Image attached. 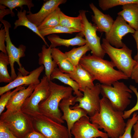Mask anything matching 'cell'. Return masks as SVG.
<instances>
[{
  "label": "cell",
  "mask_w": 138,
  "mask_h": 138,
  "mask_svg": "<svg viewBox=\"0 0 138 138\" xmlns=\"http://www.w3.org/2000/svg\"><path fill=\"white\" fill-rule=\"evenodd\" d=\"M66 0H49L44 2L40 10L37 13H33L30 11L27 12L28 19L36 26H39L44 19L55 10L60 5L64 4Z\"/></svg>",
  "instance_id": "cell-15"
},
{
  "label": "cell",
  "mask_w": 138,
  "mask_h": 138,
  "mask_svg": "<svg viewBox=\"0 0 138 138\" xmlns=\"http://www.w3.org/2000/svg\"><path fill=\"white\" fill-rule=\"evenodd\" d=\"M95 138H97V137H95Z\"/></svg>",
  "instance_id": "cell-42"
},
{
  "label": "cell",
  "mask_w": 138,
  "mask_h": 138,
  "mask_svg": "<svg viewBox=\"0 0 138 138\" xmlns=\"http://www.w3.org/2000/svg\"><path fill=\"white\" fill-rule=\"evenodd\" d=\"M129 88L136 95L137 101L136 105L133 107L129 110L124 111L123 117L124 119H126L129 118L133 113L138 110V91L137 89L134 86L131 85H130Z\"/></svg>",
  "instance_id": "cell-34"
},
{
  "label": "cell",
  "mask_w": 138,
  "mask_h": 138,
  "mask_svg": "<svg viewBox=\"0 0 138 138\" xmlns=\"http://www.w3.org/2000/svg\"><path fill=\"white\" fill-rule=\"evenodd\" d=\"M37 85H30L14 94L6 106L7 110L13 112L21 110V107L25 100L31 94Z\"/></svg>",
  "instance_id": "cell-18"
},
{
  "label": "cell",
  "mask_w": 138,
  "mask_h": 138,
  "mask_svg": "<svg viewBox=\"0 0 138 138\" xmlns=\"http://www.w3.org/2000/svg\"><path fill=\"white\" fill-rule=\"evenodd\" d=\"M59 25L76 30L81 33L82 31V18L79 14L77 17H71L64 14L60 10L59 12Z\"/></svg>",
  "instance_id": "cell-25"
},
{
  "label": "cell",
  "mask_w": 138,
  "mask_h": 138,
  "mask_svg": "<svg viewBox=\"0 0 138 138\" xmlns=\"http://www.w3.org/2000/svg\"><path fill=\"white\" fill-rule=\"evenodd\" d=\"M68 74L78 84L81 92H83L86 87L91 88L95 85L94 83L95 79L79 64L74 68L73 71Z\"/></svg>",
  "instance_id": "cell-16"
},
{
  "label": "cell",
  "mask_w": 138,
  "mask_h": 138,
  "mask_svg": "<svg viewBox=\"0 0 138 138\" xmlns=\"http://www.w3.org/2000/svg\"><path fill=\"white\" fill-rule=\"evenodd\" d=\"M6 36V31L5 28H3V27L0 30V50L1 52L7 54L6 47L5 43Z\"/></svg>",
  "instance_id": "cell-36"
},
{
  "label": "cell",
  "mask_w": 138,
  "mask_h": 138,
  "mask_svg": "<svg viewBox=\"0 0 138 138\" xmlns=\"http://www.w3.org/2000/svg\"><path fill=\"white\" fill-rule=\"evenodd\" d=\"M20 11H18L17 13V16L18 19L16 20L14 23V29H16L18 26H22L28 28L36 34L39 37L43 40L45 45L49 47V45L47 42L44 38L43 37L40 33L38 27L35 24L31 22L27 18V11L24 9Z\"/></svg>",
  "instance_id": "cell-24"
},
{
  "label": "cell",
  "mask_w": 138,
  "mask_h": 138,
  "mask_svg": "<svg viewBox=\"0 0 138 138\" xmlns=\"http://www.w3.org/2000/svg\"><path fill=\"white\" fill-rule=\"evenodd\" d=\"M0 4L9 8L12 12V16L15 15L13 10L16 7H20L22 9L23 6L26 5L30 11L31 8L34 6L31 0H0Z\"/></svg>",
  "instance_id": "cell-29"
},
{
  "label": "cell",
  "mask_w": 138,
  "mask_h": 138,
  "mask_svg": "<svg viewBox=\"0 0 138 138\" xmlns=\"http://www.w3.org/2000/svg\"><path fill=\"white\" fill-rule=\"evenodd\" d=\"M56 79L71 87L73 91V94L77 97H82L83 94L79 90L78 84L69 76L68 74L62 72L57 67L55 68L52 72L51 76V80Z\"/></svg>",
  "instance_id": "cell-23"
},
{
  "label": "cell",
  "mask_w": 138,
  "mask_h": 138,
  "mask_svg": "<svg viewBox=\"0 0 138 138\" xmlns=\"http://www.w3.org/2000/svg\"><path fill=\"white\" fill-rule=\"evenodd\" d=\"M49 84L50 94L39 103V111L54 121L62 124L64 121L61 118L62 114L59 109V104L63 99L72 95L73 89L69 86L59 85L51 81Z\"/></svg>",
  "instance_id": "cell-3"
},
{
  "label": "cell",
  "mask_w": 138,
  "mask_h": 138,
  "mask_svg": "<svg viewBox=\"0 0 138 138\" xmlns=\"http://www.w3.org/2000/svg\"><path fill=\"white\" fill-rule=\"evenodd\" d=\"M101 45L105 53L109 56L118 70L129 78L130 77L133 67L137 62L132 57V50L125 44L121 48L114 47L105 38L102 39Z\"/></svg>",
  "instance_id": "cell-6"
},
{
  "label": "cell",
  "mask_w": 138,
  "mask_h": 138,
  "mask_svg": "<svg viewBox=\"0 0 138 138\" xmlns=\"http://www.w3.org/2000/svg\"><path fill=\"white\" fill-rule=\"evenodd\" d=\"M51 55L53 60L62 72L69 74L73 71L74 67L65 53L58 48H52Z\"/></svg>",
  "instance_id": "cell-22"
},
{
  "label": "cell",
  "mask_w": 138,
  "mask_h": 138,
  "mask_svg": "<svg viewBox=\"0 0 138 138\" xmlns=\"http://www.w3.org/2000/svg\"><path fill=\"white\" fill-rule=\"evenodd\" d=\"M111 85L101 84V94L118 111H124L131 102L132 91L124 83L116 81Z\"/></svg>",
  "instance_id": "cell-7"
},
{
  "label": "cell",
  "mask_w": 138,
  "mask_h": 138,
  "mask_svg": "<svg viewBox=\"0 0 138 138\" xmlns=\"http://www.w3.org/2000/svg\"><path fill=\"white\" fill-rule=\"evenodd\" d=\"M79 64L88 71L95 80L102 84L111 85L114 82L129 78L123 72L114 68L116 67L111 61L91 55H84Z\"/></svg>",
  "instance_id": "cell-2"
},
{
  "label": "cell",
  "mask_w": 138,
  "mask_h": 138,
  "mask_svg": "<svg viewBox=\"0 0 138 138\" xmlns=\"http://www.w3.org/2000/svg\"><path fill=\"white\" fill-rule=\"evenodd\" d=\"M132 35L136 41L137 49V53L134 56V59L137 61H138V30H135V32L132 34Z\"/></svg>",
  "instance_id": "cell-40"
},
{
  "label": "cell",
  "mask_w": 138,
  "mask_h": 138,
  "mask_svg": "<svg viewBox=\"0 0 138 138\" xmlns=\"http://www.w3.org/2000/svg\"><path fill=\"white\" fill-rule=\"evenodd\" d=\"M135 31L121 16L118 15L109 32L105 33V38L112 46L119 48L125 44L122 41L123 37Z\"/></svg>",
  "instance_id": "cell-13"
},
{
  "label": "cell",
  "mask_w": 138,
  "mask_h": 138,
  "mask_svg": "<svg viewBox=\"0 0 138 138\" xmlns=\"http://www.w3.org/2000/svg\"><path fill=\"white\" fill-rule=\"evenodd\" d=\"M0 138H17L2 122H0Z\"/></svg>",
  "instance_id": "cell-35"
},
{
  "label": "cell",
  "mask_w": 138,
  "mask_h": 138,
  "mask_svg": "<svg viewBox=\"0 0 138 138\" xmlns=\"http://www.w3.org/2000/svg\"><path fill=\"white\" fill-rule=\"evenodd\" d=\"M25 138H46L42 134L36 131L29 133Z\"/></svg>",
  "instance_id": "cell-39"
},
{
  "label": "cell",
  "mask_w": 138,
  "mask_h": 138,
  "mask_svg": "<svg viewBox=\"0 0 138 138\" xmlns=\"http://www.w3.org/2000/svg\"><path fill=\"white\" fill-rule=\"evenodd\" d=\"M130 4H138V0H99V7L103 10H106L114 7Z\"/></svg>",
  "instance_id": "cell-30"
},
{
  "label": "cell",
  "mask_w": 138,
  "mask_h": 138,
  "mask_svg": "<svg viewBox=\"0 0 138 138\" xmlns=\"http://www.w3.org/2000/svg\"><path fill=\"white\" fill-rule=\"evenodd\" d=\"M90 122L89 117L85 116L76 122L71 130L74 138H108L106 133L99 130L97 125Z\"/></svg>",
  "instance_id": "cell-12"
},
{
  "label": "cell",
  "mask_w": 138,
  "mask_h": 138,
  "mask_svg": "<svg viewBox=\"0 0 138 138\" xmlns=\"http://www.w3.org/2000/svg\"><path fill=\"white\" fill-rule=\"evenodd\" d=\"M33 91L25 100L21 110L40 112L39 105L42 101L47 98L50 94L49 81L45 75L41 79Z\"/></svg>",
  "instance_id": "cell-11"
},
{
  "label": "cell",
  "mask_w": 138,
  "mask_h": 138,
  "mask_svg": "<svg viewBox=\"0 0 138 138\" xmlns=\"http://www.w3.org/2000/svg\"><path fill=\"white\" fill-rule=\"evenodd\" d=\"M101 84L97 83L92 88L86 87L83 91V96L77 97L74 103L78 102L74 106L82 108L86 111L89 117L100 111V108L99 95L101 93Z\"/></svg>",
  "instance_id": "cell-9"
},
{
  "label": "cell",
  "mask_w": 138,
  "mask_h": 138,
  "mask_svg": "<svg viewBox=\"0 0 138 138\" xmlns=\"http://www.w3.org/2000/svg\"><path fill=\"white\" fill-rule=\"evenodd\" d=\"M25 88L23 86H21L16 88L13 91H7L1 95L0 98V115L2 113L8 102L11 97L19 90Z\"/></svg>",
  "instance_id": "cell-32"
},
{
  "label": "cell",
  "mask_w": 138,
  "mask_h": 138,
  "mask_svg": "<svg viewBox=\"0 0 138 138\" xmlns=\"http://www.w3.org/2000/svg\"><path fill=\"white\" fill-rule=\"evenodd\" d=\"M133 67L131 72L130 77L138 83V61Z\"/></svg>",
  "instance_id": "cell-37"
},
{
  "label": "cell",
  "mask_w": 138,
  "mask_h": 138,
  "mask_svg": "<svg viewBox=\"0 0 138 138\" xmlns=\"http://www.w3.org/2000/svg\"><path fill=\"white\" fill-rule=\"evenodd\" d=\"M94 15H91V20L94 23L97 31L105 33H108L112 27L114 21L110 15L104 14L93 3L89 4Z\"/></svg>",
  "instance_id": "cell-17"
},
{
  "label": "cell",
  "mask_w": 138,
  "mask_h": 138,
  "mask_svg": "<svg viewBox=\"0 0 138 138\" xmlns=\"http://www.w3.org/2000/svg\"><path fill=\"white\" fill-rule=\"evenodd\" d=\"M60 9L58 7L47 17L38 27L39 30L53 28L59 25V12Z\"/></svg>",
  "instance_id": "cell-28"
},
{
  "label": "cell",
  "mask_w": 138,
  "mask_h": 138,
  "mask_svg": "<svg viewBox=\"0 0 138 138\" xmlns=\"http://www.w3.org/2000/svg\"><path fill=\"white\" fill-rule=\"evenodd\" d=\"M5 6L4 5H0V20L3 19L4 17L6 15L10 14L11 16L12 13L11 10L9 9H6Z\"/></svg>",
  "instance_id": "cell-38"
},
{
  "label": "cell",
  "mask_w": 138,
  "mask_h": 138,
  "mask_svg": "<svg viewBox=\"0 0 138 138\" xmlns=\"http://www.w3.org/2000/svg\"><path fill=\"white\" fill-rule=\"evenodd\" d=\"M90 50L87 44L78 48H74L65 53L74 68L79 64L82 57Z\"/></svg>",
  "instance_id": "cell-26"
},
{
  "label": "cell",
  "mask_w": 138,
  "mask_h": 138,
  "mask_svg": "<svg viewBox=\"0 0 138 138\" xmlns=\"http://www.w3.org/2000/svg\"><path fill=\"white\" fill-rule=\"evenodd\" d=\"M9 64L7 54L0 53V82L9 83L12 80L8 72L7 66Z\"/></svg>",
  "instance_id": "cell-27"
},
{
  "label": "cell",
  "mask_w": 138,
  "mask_h": 138,
  "mask_svg": "<svg viewBox=\"0 0 138 138\" xmlns=\"http://www.w3.org/2000/svg\"><path fill=\"white\" fill-rule=\"evenodd\" d=\"M122 10L118 13L135 30H138V4H130L122 6Z\"/></svg>",
  "instance_id": "cell-20"
},
{
  "label": "cell",
  "mask_w": 138,
  "mask_h": 138,
  "mask_svg": "<svg viewBox=\"0 0 138 138\" xmlns=\"http://www.w3.org/2000/svg\"><path fill=\"white\" fill-rule=\"evenodd\" d=\"M39 31L41 35L44 38L45 36L56 33L72 34L74 33L79 32L74 29L68 28L60 25L53 28L40 30Z\"/></svg>",
  "instance_id": "cell-31"
},
{
  "label": "cell",
  "mask_w": 138,
  "mask_h": 138,
  "mask_svg": "<svg viewBox=\"0 0 138 138\" xmlns=\"http://www.w3.org/2000/svg\"><path fill=\"white\" fill-rule=\"evenodd\" d=\"M83 37L79 34L73 38L65 39L60 38L55 34H53L48 36L47 38L51 43L50 45L51 48H54L61 46L68 47L75 45L79 47L84 45L86 44V42Z\"/></svg>",
  "instance_id": "cell-21"
},
{
  "label": "cell",
  "mask_w": 138,
  "mask_h": 138,
  "mask_svg": "<svg viewBox=\"0 0 138 138\" xmlns=\"http://www.w3.org/2000/svg\"><path fill=\"white\" fill-rule=\"evenodd\" d=\"M30 117L35 131L46 138H71L67 128L40 112L23 111Z\"/></svg>",
  "instance_id": "cell-4"
},
{
  "label": "cell",
  "mask_w": 138,
  "mask_h": 138,
  "mask_svg": "<svg viewBox=\"0 0 138 138\" xmlns=\"http://www.w3.org/2000/svg\"><path fill=\"white\" fill-rule=\"evenodd\" d=\"M45 45L42 47L41 52L38 54L39 57L38 64L40 66L43 65L44 67L45 75L49 82L51 80V73L57 65L53 60L52 56V49L50 45L47 48Z\"/></svg>",
  "instance_id": "cell-19"
},
{
  "label": "cell",
  "mask_w": 138,
  "mask_h": 138,
  "mask_svg": "<svg viewBox=\"0 0 138 138\" xmlns=\"http://www.w3.org/2000/svg\"><path fill=\"white\" fill-rule=\"evenodd\" d=\"M134 133L132 138H138V120L133 126Z\"/></svg>",
  "instance_id": "cell-41"
},
{
  "label": "cell",
  "mask_w": 138,
  "mask_h": 138,
  "mask_svg": "<svg viewBox=\"0 0 138 138\" xmlns=\"http://www.w3.org/2000/svg\"><path fill=\"white\" fill-rule=\"evenodd\" d=\"M79 14L82 18V31L79 34L85 37L86 44L89 47L92 55L103 59L105 53L100 42V37L97 34V28L88 20L86 15V11L80 10Z\"/></svg>",
  "instance_id": "cell-8"
},
{
  "label": "cell",
  "mask_w": 138,
  "mask_h": 138,
  "mask_svg": "<svg viewBox=\"0 0 138 138\" xmlns=\"http://www.w3.org/2000/svg\"><path fill=\"white\" fill-rule=\"evenodd\" d=\"M44 69L43 65L30 72L29 74L23 76L18 72L16 78L7 85L0 87V95L8 91L21 86L38 84L40 82L39 77Z\"/></svg>",
  "instance_id": "cell-14"
},
{
  "label": "cell",
  "mask_w": 138,
  "mask_h": 138,
  "mask_svg": "<svg viewBox=\"0 0 138 138\" xmlns=\"http://www.w3.org/2000/svg\"><path fill=\"white\" fill-rule=\"evenodd\" d=\"M0 122L17 138H25L35 131L30 117L21 110L13 112L6 110L1 115Z\"/></svg>",
  "instance_id": "cell-5"
},
{
  "label": "cell",
  "mask_w": 138,
  "mask_h": 138,
  "mask_svg": "<svg viewBox=\"0 0 138 138\" xmlns=\"http://www.w3.org/2000/svg\"><path fill=\"white\" fill-rule=\"evenodd\" d=\"M138 120V113L134 112L132 118L128 119L126 123L124 133L118 138H132L131 134V130L133 125Z\"/></svg>",
  "instance_id": "cell-33"
},
{
  "label": "cell",
  "mask_w": 138,
  "mask_h": 138,
  "mask_svg": "<svg viewBox=\"0 0 138 138\" xmlns=\"http://www.w3.org/2000/svg\"><path fill=\"white\" fill-rule=\"evenodd\" d=\"M77 97L72 95L64 98L60 103L59 107L63 112L62 119L66 121L70 137L72 138L71 129L74 123L83 116L89 117L87 112L83 109L75 106L70 107L75 103L74 101Z\"/></svg>",
  "instance_id": "cell-10"
},
{
  "label": "cell",
  "mask_w": 138,
  "mask_h": 138,
  "mask_svg": "<svg viewBox=\"0 0 138 138\" xmlns=\"http://www.w3.org/2000/svg\"><path fill=\"white\" fill-rule=\"evenodd\" d=\"M100 111L89 117L90 121L97 125L99 129H103L109 137L118 138L124 133L126 126L123 112L114 109L105 97L100 99Z\"/></svg>",
  "instance_id": "cell-1"
}]
</instances>
